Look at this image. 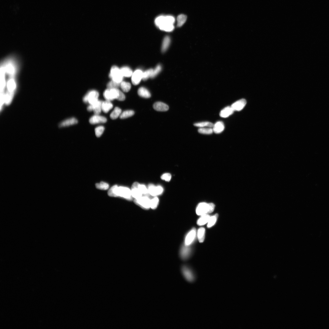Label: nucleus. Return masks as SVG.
<instances>
[{"label":"nucleus","instance_id":"obj_47","mask_svg":"<svg viewBox=\"0 0 329 329\" xmlns=\"http://www.w3.org/2000/svg\"><path fill=\"white\" fill-rule=\"evenodd\" d=\"M87 109L88 111L89 112H91L93 111V107L91 105H90L87 108Z\"/></svg>","mask_w":329,"mask_h":329},{"label":"nucleus","instance_id":"obj_21","mask_svg":"<svg viewBox=\"0 0 329 329\" xmlns=\"http://www.w3.org/2000/svg\"><path fill=\"white\" fill-rule=\"evenodd\" d=\"M113 104L109 101L102 102V110L105 113H108L113 107Z\"/></svg>","mask_w":329,"mask_h":329},{"label":"nucleus","instance_id":"obj_42","mask_svg":"<svg viewBox=\"0 0 329 329\" xmlns=\"http://www.w3.org/2000/svg\"><path fill=\"white\" fill-rule=\"evenodd\" d=\"M120 83H117L113 80L109 82L107 85V87L108 89H118L120 87Z\"/></svg>","mask_w":329,"mask_h":329},{"label":"nucleus","instance_id":"obj_25","mask_svg":"<svg viewBox=\"0 0 329 329\" xmlns=\"http://www.w3.org/2000/svg\"><path fill=\"white\" fill-rule=\"evenodd\" d=\"M120 70L123 76L126 77H130L133 73L132 70L128 67H123L120 69Z\"/></svg>","mask_w":329,"mask_h":329},{"label":"nucleus","instance_id":"obj_4","mask_svg":"<svg viewBox=\"0 0 329 329\" xmlns=\"http://www.w3.org/2000/svg\"><path fill=\"white\" fill-rule=\"evenodd\" d=\"M115 193L117 197H121L129 201L132 199L131 190L128 188L124 186L118 187L117 186L115 189Z\"/></svg>","mask_w":329,"mask_h":329},{"label":"nucleus","instance_id":"obj_18","mask_svg":"<svg viewBox=\"0 0 329 329\" xmlns=\"http://www.w3.org/2000/svg\"><path fill=\"white\" fill-rule=\"evenodd\" d=\"M225 128L224 124L222 121H218L214 124L213 127V132L216 134H220L222 132Z\"/></svg>","mask_w":329,"mask_h":329},{"label":"nucleus","instance_id":"obj_11","mask_svg":"<svg viewBox=\"0 0 329 329\" xmlns=\"http://www.w3.org/2000/svg\"><path fill=\"white\" fill-rule=\"evenodd\" d=\"M143 72L140 69L136 70L132 75L131 81L132 84L135 85H139L142 79Z\"/></svg>","mask_w":329,"mask_h":329},{"label":"nucleus","instance_id":"obj_31","mask_svg":"<svg viewBox=\"0 0 329 329\" xmlns=\"http://www.w3.org/2000/svg\"><path fill=\"white\" fill-rule=\"evenodd\" d=\"M218 217V214L210 216L209 221L208 223L207 227L210 228L213 226L216 223Z\"/></svg>","mask_w":329,"mask_h":329},{"label":"nucleus","instance_id":"obj_46","mask_svg":"<svg viewBox=\"0 0 329 329\" xmlns=\"http://www.w3.org/2000/svg\"><path fill=\"white\" fill-rule=\"evenodd\" d=\"M157 195H161L163 192V188L161 186H156Z\"/></svg>","mask_w":329,"mask_h":329},{"label":"nucleus","instance_id":"obj_43","mask_svg":"<svg viewBox=\"0 0 329 329\" xmlns=\"http://www.w3.org/2000/svg\"><path fill=\"white\" fill-rule=\"evenodd\" d=\"M175 22V18L173 16H165V23L164 24L173 25Z\"/></svg>","mask_w":329,"mask_h":329},{"label":"nucleus","instance_id":"obj_36","mask_svg":"<svg viewBox=\"0 0 329 329\" xmlns=\"http://www.w3.org/2000/svg\"><path fill=\"white\" fill-rule=\"evenodd\" d=\"M138 187L143 195H144L145 196H149L150 194L149 190L146 188L145 185L139 184Z\"/></svg>","mask_w":329,"mask_h":329},{"label":"nucleus","instance_id":"obj_23","mask_svg":"<svg viewBox=\"0 0 329 329\" xmlns=\"http://www.w3.org/2000/svg\"><path fill=\"white\" fill-rule=\"evenodd\" d=\"M210 217V216L208 214L201 216V217L197 221V224L200 226L203 225L208 223Z\"/></svg>","mask_w":329,"mask_h":329},{"label":"nucleus","instance_id":"obj_30","mask_svg":"<svg viewBox=\"0 0 329 329\" xmlns=\"http://www.w3.org/2000/svg\"><path fill=\"white\" fill-rule=\"evenodd\" d=\"M134 114V112L133 111H126L121 114L119 117L120 119H125L132 116Z\"/></svg>","mask_w":329,"mask_h":329},{"label":"nucleus","instance_id":"obj_41","mask_svg":"<svg viewBox=\"0 0 329 329\" xmlns=\"http://www.w3.org/2000/svg\"><path fill=\"white\" fill-rule=\"evenodd\" d=\"M105 130V128L102 126H98L95 129V132L96 136L100 137L103 134Z\"/></svg>","mask_w":329,"mask_h":329},{"label":"nucleus","instance_id":"obj_9","mask_svg":"<svg viewBox=\"0 0 329 329\" xmlns=\"http://www.w3.org/2000/svg\"><path fill=\"white\" fill-rule=\"evenodd\" d=\"M196 230L195 228L192 229L185 237L184 245L190 246L194 242L196 236Z\"/></svg>","mask_w":329,"mask_h":329},{"label":"nucleus","instance_id":"obj_29","mask_svg":"<svg viewBox=\"0 0 329 329\" xmlns=\"http://www.w3.org/2000/svg\"><path fill=\"white\" fill-rule=\"evenodd\" d=\"M194 125L196 127H198L199 128H204L205 127H208L209 128H213L214 126V124L212 123L209 122H203L199 123H197L194 124Z\"/></svg>","mask_w":329,"mask_h":329},{"label":"nucleus","instance_id":"obj_20","mask_svg":"<svg viewBox=\"0 0 329 329\" xmlns=\"http://www.w3.org/2000/svg\"><path fill=\"white\" fill-rule=\"evenodd\" d=\"M102 102L98 100L92 105L93 108V111L95 115H99L102 111Z\"/></svg>","mask_w":329,"mask_h":329},{"label":"nucleus","instance_id":"obj_27","mask_svg":"<svg viewBox=\"0 0 329 329\" xmlns=\"http://www.w3.org/2000/svg\"><path fill=\"white\" fill-rule=\"evenodd\" d=\"M161 30L167 32H171L174 29L173 25L164 24L159 27Z\"/></svg>","mask_w":329,"mask_h":329},{"label":"nucleus","instance_id":"obj_16","mask_svg":"<svg viewBox=\"0 0 329 329\" xmlns=\"http://www.w3.org/2000/svg\"><path fill=\"white\" fill-rule=\"evenodd\" d=\"M78 123V120L75 118H71L66 119L60 123L59 127L60 128L67 127L76 124Z\"/></svg>","mask_w":329,"mask_h":329},{"label":"nucleus","instance_id":"obj_24","mask_svg":"<svg viewBox=\"0 0 329 329\" xmlns=\"http://www.w3.org/2000/svg\"><path fill=\"white\" fill-rule=\"evenodd\" d=\"M205 230L203 227L200 228L197 231V237L199 242H204L205 238Z\"/></svg>","mask_w":329,"mask_h":329},{"label":"nucleus","instance_id":"obj_8","mask_svg":"<svg viewBox=\"0 0 329 329\" xmlns=\"http://www.w3.org/2000/svg\"><path fill=\"white\" fill-rule=\"evenodd\" d=\"M182 271L183 275L188 281L192 282L195 281V274L193 271L188 267L185 266H183Z\"/></svg>","mask_w":329,"mask_h":329},{"label":"nucleus","instance_id":"obj_40","mask_svg":"<svg viewBox=\"0 0 329 329\" xmlns=\"http://www.w3.org/2000/svg\"><path fill=\"white\" fill-rule=\"evenodd\" d=\"M162 69L161 66L160 65H158L155 69H153L151 78H155L161 72Z\"/></svg>","mask_w":329,"mask_h":329},{"label":"nucleus","instance_id":"obj_39","mask_svg":"<svg viewBox=\"0 0 329 329\" xmlns=\"http://www.w3.org/2000/svg\"><path fill=\"white\" fill-rule=\"evenodd\" d=\"M96 187L98 189L105 190L109 188V186L108 184L102 182L96 184Z\"/></svg>","mask_w":329,"mask_h":329},{"label":"nucleus","instance_id":"obj_44","mask_svg":"<svg viewBox=\"0 0 329 329\" xmlns=\"http://www.w3.org/2000/svg\"><path fill=\"white\" fill-rule=\"evenodd\" d=\"M117 186V185H114L109 190L108 192V195L109 196L117 197L116 193H115V189H116Z\"/></svg>","mask_w":329,"mask_h":329},{"label":"nucleus","instance_id":"obj_5","mask_svg":"<svg viewBox=\"0 0 329 329\" xmlns=\"http://www.w3.org/2000/svg\"><path fill=\"white\" fill-rule=\"evenodd\" d=\"M109 76L112 80L119 83L122 81L124 77L120 69L116 66H114L111 68Z\"/></svg>","mask_w":329,"mask_h":329},{"label":"nucleus","instance_id":"obj_34","mask_svg":"<svg viewBox=\"0 0 329 329\" xmlns=\"http://www.w3.org/2000/svg\"><path fill=\"white\" fill-rule=\"evenodd\" d=\"M198 132L200 133L206 134H210L213 132L212 128L209 127L200 128L198 130Z\"/></svg>","mask_w":329,"mask_h":329},{"label":"nucleus","instance_id":"obj_38","mask_svg":"<svg viewBox=\"0 0 329 329\" xmlns=\"http://www.w3.org/2000/svg\"><path fill=\"white\" fill-rule=\"evenodd\" d=\"M153 70V69H150L143 72L142 79L144 81H146L149 79V78H151Z\"/></svg>","mask_w":329,"mask_h":329},{"label":"nucleus","instance_id":"obj_12","mask_svg":"<svg viewBox=\"0 0 329 329\" xmlns=\"http://www.w3.org/2000/svg\"><path fill=\"white\" fill-rule=\"evenodd\" d=\"M107 119L105 117L100 116L99 115H95L91 117L89 122L92 124L105 123L107 122Z\"/></svg>","mask_w":329,"mask_h":329},{"label":"nucleus","instance_id":"obj_1","mask_svg":"<svg viewBox=\"0 0 329 329\" xmlns=\"http://www.w3.org/2000/svg\"><path fill=\"white\" fill-rule=\"evenodd\" d=\"M20 67L19 59L15 55L5 57L1 64V96H5V103L8 105L12 102L16 87Z\"/></svg>","mask_w":329,"mask_h":329},{"label":"nucleus","instance_id":"obj_22","mask_svg":"<svg viewBox=\"0 0 329 329\" xmlns=\"http://www.w3.org/2000/svg\"><path fill=\"white\" fill-rule=\"evenodd\" d=\"M171 42V39L169 36H166L164 38L162 46V51L164 53L168 49Z\"/></svg>","mask_w":329,"mask_h":329},{"label":"nucleus","instance_id":"obj_26","mask_svg":"<svg viewBox=\"0 0 329 329\" xmlns=\"http://www.w3.org/2000/svg\"><path fill=\"white\" fill-rule=\"evenodd\" d=\"M122 113L121 109L118 107L115 108L113 111L110 115V117L112 119H115L120 117Z\"/></svg>","mask_w":329,"mask_h":329},{"label":"nucleus","instance_id":"obj_32","mask_svg":"<svg viewBox=\"0 0 329 329\" xmlns=\"http://www.w3.org/2000/svg\"><path fill=\"white\" fill-rule=\"evenodd\" d=\"M120 87L124 92H127L130 90L131 85L129 82L122 81L120 83Z\"/></svg>","mask_w":329,"mask_h":329},{"label":"nucleus","instance_id":"obj_45","mask_svg":"<svg viewBox=\"0 0 329 329\" xmlns=\"http://www.w3.org/2000/svg\"><path fill=\"white\" fill-rule=\"evenodd\" d=\"M171 175L169 173H166L162 175L161 178L162 180H165L166 182H169L171 180Z\"/></svg>","mask_w":329,"mask_h":329},{"label":"nucleus","instance_id":"obj_17","mask_svg":"<svg viewBox=\"0 0 329 329\" xmlns=\"http://www.w3.org/2000/svg\"><path fill=\"white\" fill-rule=\"evenodd\" d=\"M234 111L231 106H228L222 110L220 113V116L222 117L227 118L232 115Z\"/></svg>","mask_w":329,"mask_h":329},{"label":"nucleus","instance_id":"obj_2","mask_svg":"<svg viewBox=\"0 0 329 329\" xmlns=\"http://www.w3.org/2000/svg\"><path fill=\"white\" fill-rule=\"evenodd\" d=\"M103 96L106 100L110 101L114 99L123 101L125 99L124 94L118 89H108L104 92Z\"/></svg>","mask_w":329,"mask_h":329},{"label":"nucleus","instance_id":"obj_37","mask_svg":"<svg viewBox=\"0 0 329 329\" xmlns=\"http://www.w3.org/2000/svg\"><path fill=\"white\" fill-rule=\"evenodd\" d=\"M159 203V199L157 197L151 199L150 208L152 209L155 210L157 207Z\"/></svg>","mask_w":329,"mask_h":329},{"label":"nucleus","instance_id":"obj_35","mask_svg":"<svg viewBox=\"0 0 329 329\" xmlns=\"http://www.w3.org/2000/svg\"><path fill=\"white\" fill-rule=\"evenodd\" d=\"M148 190L150 195L153 196L157 195L156 186L152 184H150L148 187Z\"/></svg>","mask_w":329,"mask_h":329},{"label":"nucleus","instance_id":"obj_28","mask_svg":"<svg viewBox=\"0 0 329 329\" xmlns=\"http://www.w3.org/2000/svg\"><path fill=\"white\" fill-rule=\"evenodd\" d=\"M187 16L184 14L179 15L177 18V25L178 27H182L185 23L187 19Z\"/></svg>","mask_w":329,"mask_h":329},{"label":"nucleus","instance_id":"obj_14","mask_svg":"<svg viewBox=\"0 0 329 329\" xmlns=\"http://www.w3.org/2000/svg\"><path fill=\"white\" fill-rule=\"evenodd\" d=\"M139 184L138 182H134L132 186L131 190L132 195L133 197H134L135 199L140 198L143 195L138 187Z\"/></svg>","mask_w":329,"mask_h":329},{"label":"nucleus","instance_id":"obj_6","mask_svg":"<svg viewBox=\"0 0 329 329\" xmlns=\"http://www.w3.org/2000/svg\"><path fill=\"white\" fill-rule=\"evenodd\" d=\"M99 96L98 92L96 90L90 91L83 98V101L85 103H89L90 105H93L98 100Z\"/></svg>","mask_w":329,"mask_h":329},{"label":"nucleus","instance_id":"obj_3","mask_svg":"<svg viewBox=\"0 0 329 329\" xmlns=\"http://www.w3.org/2000/svg\"><path fill=\"white\" fill-rule=\"evenodd\" d=\"M215 205L213 203H207L201 202L197 207L196 213L197 215L202 216L212 212L215 209Z\"/></svg>","mask_w":329,"mask_h":329},{"label":"nucleus","instance_id":"obj_7","mask_svg":"<svg viewBox=\"0 0 329 329\" xmlns=\"http://www.w3.org/2000/svg\"><path fill=\"white\" fill-rule=\"evenodd\" d=\"M151 199L147 196H142L140 198L135 199V203L145 210H148L150 208Z\"/></svg>","mask_w":329,"mask_h":329},{"label":"nucleus","instance_id":"obj_13","mask_svg":"<svg viewBox=\"0 0 329 329\" xmlns=\"http://www.w3.org/2000/svg\"><path fill=\"white\" fill-rule=\"evenodd\" d=\"M246 101L244 99H242L233 104L231 106L234 111H240L246 105Z\"/></svg>","mask_w":329,"mask_h":329},{"label":"nucleus","instance_id":"obj_33","mask_svg":"<svg viewBox=\"0 0 329 329\" xmlns=\"http://www.w3.org/2000/svg\"><path fill=\"white\" fill-rule=\"evenodd\" d=\"M165 23V16H160L156 18L155 23L156 26L159 27Z\"/></svg>","mask_w":329,"mask_h":329},{"label":"nucleus","instance_id":"obj_10","mask_svg":"<svg viewBox=\"0 0 329 329\" xmlns=\"http://www.w3.org/2000/svg\"><path fill=\"white\" fill-rule=\"evenodd\" d=\"M192 249L190 246L183 245L181 248L180 251V256L183 260L188 259L191 254Z\"/></svg>","mask_w":329,"mask_h":329},{"label":"nucleus","instance_id":"obj_19","mask_svg":"<svg viewBox=\"0 0 329 329\" xmlns=\"http://www.w3.org/2000/svg\"><path fill=\"white\" fill-rule=\"evenodd\" d=\"M138 94L141 97L145 98H149L151 97L150 92L145 87H141L138 90Z\"/></svg>","mask_w":329,"mask_h":329},{"label":"nucleus","instance_id":"obj_15","mask_svg":"<svg viewBox=\"0 0 329 329\" xmlns=\"http://www.w3.org/2000/svg\"><path fill=\"white\" fill-rule=\"evenodd\" d=\"M153 108L158 111L164 112L168 110L169 107L166 104L161 102H157L154 104Z\"/></svg>","mask_w":329,"mask_h":329}]
</instances>
